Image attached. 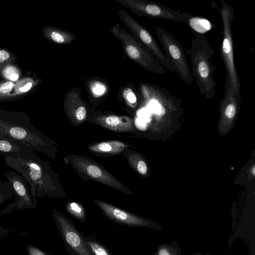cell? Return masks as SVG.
<instances>
[{
  "mask_svg": "<svg viewBox=\"0 0 255 255\" xmlns=\"http://www.w3.org/2000/svg\"><path fill=\"white\" fill-rule=\"evenodd\" d=\"M17 206V201L15 200L8 205L3 210L0 211V216L12 212ZM8 228L0 226V239H2L7 237L9 234Z\"/></svg>",
  "mask_w": 255,
  "mask_h": 255,
  "instance_id": "cell-23",
  "label": "cell"
},
{
  "mask_svg": "<svg viewBox=\"0 0 255 255\" xmlns=\"http://www.w3.org/2000/svg\"><path fill=\"white\" fill-rule=\"evenodd\" d=\"M154 255H182L181 250L176 241L170 243L160 244Z\"/></svg>",
  "mask_w": 255,
  "mask_h": 255,
  "instance_id": "cell-20",
  "label": "cell"
},
{
  "mask_svg": "<svg viewBox=\"0 0 255 255\" xmlns=\"http://www.w3.org/2000/svg\"><path fill=\"white\" fill-rule=\"evenodd\" d=\"M127 147V145L123 142L111 140L92 144L88 149L97 153L117 154L122 152Z\"/></svg>",
  "mask_w": 255,
  "mask_h": 255,
  "instance_id": "cell-16",
  "label": "cell"
},
{
  "mask_svg": "<svg viewBox=\"0 0 255 255\" xmlns=\"http://www.w3.org/2000/svg\"><path fill=\"white\" fill-rule=\"evenodd\" d=\"M193 35L190 50L191 74L196 80L200 94L212 99L216 89L214 78L216 68L213 61L215 51L205 35L195 32Z\"/></svg>",
  "mask_w": 255,
  "mask_h": 255,
  "instance_id": "cell-3",
  "label": "cell"
},
{
  "mask_svg": "<svg viewBox=\"0 0 255 255\" xmlns=\"http://www.w3.org/2000/svg\"><path fill=\"white\" fill-rule=\"evenodd\" d=\"M65 209L73 218L81 222L85 223L86 214L81 204L75 202H69L66 204Z\"/></svg>",
  "mask_w": 255,
  "mask_h": 255,
  "instance_id": "cell-19",
  "label": "cell"
},
{
  "mask_svg": "<svg viewBox=\"0 0 255 255\" xmlns=\"http://www.w3.org/2000/svg\"><path fill=\"white\" fill-rule=\"evenodd\" d=\"M13 87V84L10 82H7L2 84L0 87V92L1 93H7L10 92Z\"/></svg>",
  "mask_w": 255,
  "mask_h": 255,
  "instance_id": "cell-27",
  "label": "cell"
},
{
  "mask_svg": "<svg viewBox=\"0 0 255 255\" xmlns=\"http://www.w3.org/2000/svg\"><path fill=\"white\" fill-rule=\"evenodd\" d=\"M203 255H210L208 253H206L205 254H203Z\"/></svg>",
  "mask_w": 255,
  "mask_h": 255,
  "instance_id": "cell-32",
  "label": "cell"
},
{
  "mask_svg": "<svg viewBox=\"0 0 255 255\" xmlns=\"http://www.w3.org/2000/svg\"><path fill=\"white\" fill-rule=\"evenodd\" d=\"M128 162L131 166L136 170L141 175H145L147 171V168L145 162L139 159L135 154H129L127 156Z\"/></svg>",
  "mask_w": 255,
  "mask_h": 255,
  "instance_id": "cell-21",
  "label": "cell"
},
{
  "mask_svg": "<svg viewBox=\"0 0 255 255\" xmlns=\"http://www.w3.org/2000/svg\"><path fill=\"white\" fill-rule=\"evenodd\" d=\"M94 121L104 128L117 132L131 131L134 129L133 120L127 116L100 115Z\"/></svg>",
  "mask_w": 255,
  "mask_h": 255,
  "instance_id": "cell-14",
  "label": "cell"
},
{
  "mask_svg": "<svg viewBox=\"0 0 255 255\" xmlns=\"http://www.w3.org/2000/svg\"><path fill=\"white\" fill-rule=\"evenodd\" d=\"M18 78V75L17 74H15V73H13V74H12L11 75H10L8 77V78L10 80H11L12 81H16V80H17Z\"/></svg>",
  "mask_w": 255,
  "mask_h": 255,
  "instance_id": "cell-30",
  "label": "cell"
},
{
  "mask_svg": "<svg viewBox=\"0 0 255 255\" xmlns=\"http://www.w3.org/2000/svg\"><path fill=\"white\" fill-rule=\"evenodd\" d=\"M90 90L93 95L99 97L104 94L106 91L105 85L99 81H94L91 83Z\"/></svg>",
  "mask_w": 255,
  "mask_h": 255,
  "instance_id": "cell-25",
  "label": "cell"
},
{
  "mask_svg": "<svg viewBox=\"0 0 255 255\" xmlns=\"http://www.w3.org/2000/svg\"><path fill=\"white\" fill-rule=\"evenodd\" d=\"M52 215L66 251L71 255H92L84 239L83 233L77 229L74 223L55 209Z\"/></svg>",
  "mask_w": 255,
  "mask_h": 255,
  "instance_id": "cell-9",
  "label": "cell"
},
{
  "mask_svg": "<svg viewBox=\"0 0 255 255\" xmlns=\"http://www.w3.org/2000/svg\"><path fill=\"white\" fill-rule=\"evenodd\" d=\"M48 32L51 40L59 44H70L76 39L75 35L64 30L51 29Z\"/></svg>",
  "mask_w": 255,
  "mask_h": 255,
  "instance_id": "cell-17",
  "label": "cell"
},
{
  "mask_svg": "<svg viewBox=\"0 0 255 255\" xmlns=\"http://www.w3.org/2000/svg\"><path fill=\"white\" fill-rule=\"evenodd\" d=\"M4 176L13 190L14 196L17 201L16 211L37 207V199L34 198L29 184L22 176L12 170L4 172Z\"/></svg>",
  "mask_w": 255,
  "mask_h": 255,
  "instance_id": "cell-12",
  "label": "cell"
},
{
  "mask_svg": "<svg viewBox=\"0 0 255 255\" xmlns=\"http://www.w3.org/2000/svg\"><path fill=\"white\" fill-rule=\"evenodd\" d=\"M26 248L28 255H51L29 244L26 245Z\"/></svg>",
  "mask_w": 255,
  "mask_h": 255,
  "instance_id": "cell-26",
  "label": "cell"
},
{
  "mask_svg": "<svg viewBox=\"0 0 255 255\" xmlns=\"http://www.w3.org/2000/svg\"><path fill=\"white\" fill-rule=\"evenodd\" d=\"M9 57V54L4 50H0V62L2 63L4 60L8 59Z\"/></svg>",
  "mask_w": 255,
  "mask_h": 255,
  "instance_id": "cell-28",
  "label": "cell"
},
{
  "mask_svg": "<svg viewBox=\"0 0 255 255\" xmlns=\"http://www.w3.org/2000/svg\"><path fill=\"white\" fill-rule=\"evenodd\" d=\"M155 31L164 53L173 65L174 71L183 82L191 85L193 77L181 43L172 34L160 26L155 27Z\"/></svg>",
  "mask_w": 255,
  "mask_h": 255,
  "instance_id": "cell-6",
  "label": "cell"
},
{
  "mask_svg": "<svg viewBox=\"0 0 255 255\" xmlns=\"http://www.w3.org/2000/svg\"><path fill=\"white\" fill-rule=\"evenodd\" d=\"M124 99L126 104L130 108H134L137 106V97L132 89L125 88L123 92Z\"/></svg>",
  "mask_w": 255,
  "mask_h": 255,
  "instance_id": "cell-24",
  "label": "cell"
},
{
  "mask_svg": "<svg viewBox=\"0 0 255 255\" xmlns=\"http://www.w3.org/2000/svg\"><path fill=\"white\" fill-rule=\"evenodd\" d=\"M69 161L79 173L116 190L132 195L131 192L102 166L83 156H70Z\"/></svg>",
  "mask_w": 255,
  "mask_h": 255,
  "instance_id": "cell-10",
  "label": "cell"
},
{
  "mask_svg": "<svg viewBox=\"0 0 255 255\" xmlns=\"http://www.w3.org/2000/svg\"><path fill=\"white\" fill-rule=\"evenodd\" d=\"M63 106L66 115L73 124L78 125L86 120L87 108L79 88H73L66 93L64 98Z\"/></svg>",
  "mask_w": 255,
  "mask_h": 255,
  "instance_id": "cell-13",
  "label": "cell"
},
{
  "mask_svg": "<svg viewBox=\"0 0 255 255\" xmlns=\"http://www.w3.org/2000/svg\"><path fill=\"white\" fill-rule=\"evenodd\" d=\"M94 202L106 217L118 224L128 227H146L158 231L162 230L161 226L153 221L123 210L103 201L95 199Z\"/></svg>",
  "mask_w": 255,
  "mask_h": 255,
  "instance_id": "cell-11",
  "label": "cell"
},
{
  "mask_svg": "<svg viewBox=\"0 0 255 255\" xmlns=\"http://www.w3.org/2000/svg\"><path fill=\"white\" fill-rule=\"evenodd\" d=\"M6 166L22 176L30 185L34 198L62 196L56 174L49 163L42 160L34 152L11 154L2 157Z\"/></svg>",
  "mask_w": 255,
  "mask_h": 255,
  "instance_id": "cell-1",
  "label": "cell"
},
{
  "mask_svg": "<svg viewBox=\"0 0 255 255\" xmlns=\"http://www.w3.org/2000/svg\"><path fill=\"white\" fill-rule=\"evenodd\" d=\"M221 6L219 9L223 24V40L221 47V55L225 67L226 75L225 90L229 88L240 91L241 84L236 69L232 33V22L234 9L229 4L220 0Z\"/></svg>",
  "mask_w": 255,
  "mask_h": 255,
  "instance_id": "cell-4",
  "label": "cell"
},
{
  "mask_svg": "<svg viewBox=\"0 0 255 255\" xmlns=\"http://www.w3.org/2000/svg\"><path fill=\"white\" fill-rule=\"evenodd\" d=\"M33 152L21 143L15 142L6 136L0 135V155L2 157L11 154H29Z\"/></svg>",
  "mask_w": 255,
  "mask_h": 255,
  "instance_id": "cell-15",
  "label": "cell"
},
{
  "mask_svg": "<svg viewBox=\"0 0 255 255\" xmlns=\"http://www.w3.org/2000/svg\"><path fill=\"white\" fill-rule=\"evenodd\" d=\"M31 86H32V83H28L26 85H25L24 86L20 88V91L22 92H26L30 89Z\"/></svg>",
  "mask_w": 255,
  "mask_h": 255,
  "instance_id": "cell-29",
  "label": "cell"
},
{
  "mask_svg": "<svg viewBox=\"0 0 255 255\" xmlns=\"http://www.w3.org/2000/svg\"><path fill=\"white\" fill-rule=\"evenodd\" d=\"M110 31L121 41L124 53L130 60L150 72L158 74L166 72V69L130 32L119 24L113 25Z\"/></svg>",
  "mask_w": 255,
  "mask_h": 255,
  "instance_id": "cell-5",
  "label": "cell"
},
{
  "mask_svg": "<svg viewBox=\"0 0 255 255\" xmlns=\"http://www.w3.org/2000/svg\"><path fill=\"white\" fill-rule=\"evenodd\" d=\"M0 135L21 143L33 151L52 157L54 156L53 141L36 128L24 114L0 112Z\"/></svg>",
  "mask_w": 255,
  "mask_h": 255,
  "instance_id": "cell-2",
  "label": "cell"
},
{
  "mask_svg": "<svg viewBox=\"0 0 255 255\" xmlns=\"http://www.w3.org/2000/svg\"><path fill=\"white\" fill-rule=\"evenodd\" d=\"M92 255H112L106 246L92 237L83 236Z\"/></svg>",
  "mask_w": 255,
  "mask_h": 255,
  "instance_id": "cell-18",
  "label": "cell"
},
{
  "mask_svg": "<svg viewBox=\"0 0 255 255\" xmlns=\"http://www.w3.org/2000/svg\"><path fill=\"white\" fill-rule=\"evenodd\" d=\"M14 196L11 184L7 180H0V205Z\"/></svg>",
  "mask_w": 255,
  "mask_h": 255,
  "instance_id": "cell-22",
  "label": "cell"
},
{
  "mask_svg": "<svg viewBox=\"0 0 255 255\" xmlns=\"http://www.w3.org/2000/svg\"><path fill=\"white\" fill-rule=\"evenodd\" d=\"M118 16L130 33L149 51L164 68L171 72H174L172 64L150 31L123 9H119Z\"/></svg>",
  "mask_w": 255,
  "mask_h": 255,
  "instance_id": "cell-8",
  "label": "cell"
},
{
  "mask_svg": "<svg viewBox=\"0 0 255 255\" xmlns=\"http://www.w3.org/2000/svg\"><path fill=\"white\" fill-rule=\"evenodd\" d=\"M192 255H203V254H202L201 253H196V254H193Z\"/></svg>",
  "mask_w": 255,
  "mask_h": 255,
  "instance_id": "cell-31",
  "label": "cell"
},
{
  "mask_svg": "<svg viewBox=\"0 0 255 255\" xmlns=\"http://www.w3.org/2000/svg\"><path fill=\"white\" fill-rule=\"evenodd\" d=\"M116 2L139 16L178 22H187L192 16L187 12L172 9L148 0H116Z\"/></svg>",
  "mask_w": 255,
  "mask_h": 255,
  "instance_id": "cell-7",
  "label": "cell"
}]
</instances>
